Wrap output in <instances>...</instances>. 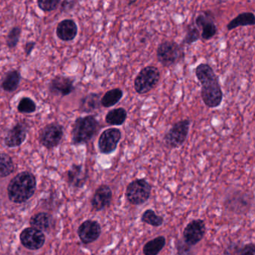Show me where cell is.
Here are the masks:
<instances>
[{
  "mask_svg": "<svg viewBox=\"0 0 255 255\" xmlns=\"http://www.w3.org/2000/svg\"><path fill=\"white\" fill-rule=\"evenodd\" d=\"M195 76L201 85V96L208 108H217L223 100V92L219 77L208 64H199L195 70Z\"/></svg>",
  "mask_w": 255,
  "mask_h": 255,
  "instance_id": "obj_1",
  "label": "cell"
},
{
  "mask_svg": "<svg viewBox=\"0 0 255 255\" xmlns=\"http://www.w3.org/2000/svg\"><path fill=\"white\" fill-rule=\"evenodd\" d=\"M36 189V179L32 173L23 171L11 179L8 186L10 201L22 204L32 198Z\"/></svg>",
  "mask_w": 255,
  "mask_h": 255,
  "instance_id": "obj_2",
  "label": "cell"
},
{
  "mask_svg": "<svg viewBox=\"0 0 255 255\" xmlns=\"http://www.w3.org/2000/svg\"><path fill=\"white\" fill-rule=\"evenodd\" d=\"M100 123L95 116L89 115L77 119L73 126L71 141L80 145L89 143L99 130Z\"/></svg>",
  "mask_w": 255,
  "mask_h": 255,
  "instance_id": "obj_3",
  "label": "cell"
},
{
  "mask_svg": "<svg viewBox=\"0 0 255 255\" xmlns=\"http://www.w3.org/2000/svg\"><path fill=\"white\" fill-rule=\"evenodd\" d=\"M184 50L175 41H165L158 46L156 58L163 67L169 68L181 62L184 57Z\"/></svg>",
  "mask_w": 255,
  "mask_h": 255,
  "instance_id": "obj_4",
  "label": "cell"
},
{
  "mask_svg": "<svg viewBox=\"0 0 255 255\" xmlns=\"http://www.w3.org/2000/svg\"><path fill=\"white\" fill-rule=\"evenodd\" d=\"M161 74L156 67H144L134 80V89L138 95H147L157 86Z\"/></svg>",
  "mask_w": 255,
  "mask_h": 255,
  "instance_id": "obj_5",
  "label": "cell"
},
{
  "mask_svg": "<svg viewBox=\"0 0 255 255\" xmlns=\"http://www.w3.org/2000/svg\"><path fill=\"white\" fill-rule=\"evenodd\" d=\"M151 191L152 186L146 179L138 178L128 185L125 195L131 205L140 206L150 199Z\"/></svg>",
  "mask_w": 255,
  "mask_h": 255,
  "instance_id": "obj_6",
  "label": "cell"
},
{
  "mask_svg": "<svg viewBox=\"0 0 255 255\" xmlns=\"http://www.w3.org/2000/svg\"><path fill=\"white\" fill-rule=\"evenodd\" d=\"M190 125L191 121L189 119L176 122L164 135L165 146L171 149L181 147L187 139Z\"/></svg>",
  "mask_w": 255,
  "mask_h": 255,
  "instance_id": "obj_7",
  "label": "cell"
},
{
  "mask_svg": "<svg viewBox=\"0 0 255 255\" xmlns=\"http://www.w3.org/2000/svg\"><path fill=\"white\" fill-rule=\"evenodd\" d=\"M64 135V128L58 123L44 127L39 135L40 143L47 149H53L60 144Z\"/></svg>",
  "mask_w": 255,
  "mask_h": 255,
  "instance_id": "obj_8",
  "label": "cell"
},
{
  "mask_svg": "<svg viewBox=\"0 0 255 255\" xmlns=\"http://www.w3.org/2000/svg\"><path fill=\"white\" fill-rule=\"evenodd\" d=\"M207 228L203 219H193L187 224L183 231V242L189 246L199 243L205 236Z\"/></svg>",
  "mask_w": 255,
  "mask_h": 255,
  "instance_id": "obj_9",
  "label": "cell"
},
{
  "mask_svg": "<svg viewBox=\"0 0 255 255\" xmlns=\"http://www.w3.org/2000/svg\"><path fill=\"white\" fill-rule=\"evenodd\" d=\"M122 138V132L119 128H113L106 129L100 135L98 148L103 154H110L116 151Z\"/></svg>",
  "mask_w": 255,
  "mask_h": 255,
  "instance_id": "obj_10",
  "label": "cell"
},
{
  "mask_svg": "<svg viewBox=\"0 0 255 255\" xmlns=\"http://www.w3.org/2000/svg\"><path fill=\"white\" fill-rule=\"evenodd\" d=\"M195 26L201 29V38L204 41H209L216 36L218 32L215 17L210 11H202L195 18Z\"/></svg>",
  "mask_w": 255,
  "mask_h": 255,
  "instance_id": "obj_11",
  "label": "cell"
},
{
  "mask_svg": "<svg viewBox=\"0 0 255 255\" xmlns=\"http://www.w3.org/2000/svg\"><path fill=\"white\" fill-rule=\"evenodd\" d=\"M29 125L26 122H18L8 130L4 143L6 147L12 148L21 145L27 136Z\"/></svg>",
  "mask_w": 255,
  "mask_h": 255,
  "instance_id": "obj_12",
  "label": "cell"
},
{
  "mask_svg": "<svg viewBox=\"0 0 255 255\" xmlns=\"http://www.w3.org/2000/svg\"><path fill=\"white\" fill-rule=\"evenodd\" d=\"M23 246L29 250H38L43 247L45 243V236L41 231L35 228H28L22 231L20 236Z\"/></svg>",
  "mask_w": 255,
  "mask_h": 255,
  "instance_id": "obj_13",
  "label": "cell"
},
{
  "mask_svg": "<svg viewBox=\"0 0 255 255\" xmlns=\"http://www.w3.org/2000/svg\"><path fill=\"white\" fill-rule=\"evenodd\" d=\"M101 226L95 220H86L78 228V235L82 243L90 244L96 241L101 234Z\"/></svg>",
  "mask_w": 255,
  "mask_h": 255,
  "instance_id": "obj_14",
  "label": "cell"
},
{
  "mask_svg": "<svg viewBox=\"0 0 255 255\" xmlns=\"http://www.w3.org/2000/svg\"><path fill=\"white\" fill-rule=\"evenodd\" d=\"M113 201V191L110 186L107 184H102L98 186V189L92 197L91 204L92 209L95 211H101L109 207Z\"/></svg>",
  "mask_w": 255,
  "mask_h": 255,
  "instance_id": "obj_15",
  "label": "cell"
},
{
  "mask_svg": "<svg viewBox=\"0 0 255 255\" xmlns=\"http://www.w3.org/2000/svg\"><path fill=\"white\" fill-rule=\"evenodd\" d=\"M74 81L69 77L63 76L55 77L49 85V90L53 95L58 96H68L74 92Z\"/></svg>",
  "mask_w": 255,
  "mask_h": 255,
  "instance_id": "obj_16",
  "label": "cell"
},
{
  "mask_svg": "<svg viewBox=\"0 0 255 255\" xmlns=\"http://www.w3.org/2000/svg\"><path fill=\"white\" fill-rule=\"evenodd\" d=\"M78 33V27L75 21L71 19L62 20L56 27V35L63 41H74Z\"/></svg>",
  "mask_w": 255,
  "mask_h": 255,
  "instance_id": "obj_17",
  "label": "cell"
},
{
  "mask_svg": "<svg viewBox=\"0 0 255 255\" xmlns=\"http://www.w3.org/2000/svg\"><path fill=\"white\" fill-rule=\"evenodd\" d=\"M87 177V172L83 170L82 165H73L68 172V182L74 187H83Z\"/></svg>",
  "mask_w": 255,
  "mask_h": 255,
  "instance_id": "obj_18",
  "label": "cell"
},
{
  "mask_svg": "<svg viewBox=\"0 0 255 255\" xmlns=\"http://www.w3.org/2000/svg\"><path fill=\"white\" fill-rule=\"evenodd\" d=\"M101 95L99 94L91 93L86 95L80 101V112L84 113H92L101 108Z\"/></svg>",
  "mask_w": 255,
  "mask_h": 255,
  "instance_id": "obj_19",
  "label": "cell"
},
{
  "mask_svg": "<svg viewBox=\"0 0 255 255\" xmlns=\"http://www.w3.org/2000/svg\"><path fill=\"white\" fill-rule=\"evenodd\" d=\"M31 228H35L38 231H48L51 229L53 226V218L50 214L47 213H39L34 215L31 218L30 222Z\"/></svg>",
  "mask_w": 255,
  "mask_h": 255,
  "instance_id": "obj_20",
  "label": "cell"
},
{
  "mask_svg": "<svg viewBox=\"0 0 255 255\" xmlns=\"http://www.w3.org/2000/svg\"><path fill=\"white\" fill-rule=\"evenodd\" d=\"M20 80H21V75L20 72L17 70H11L8 71L4 77L1 83V87L5 92L11 93L18 89Z\"/></svg>",
  "mask_w": 255,
  "mask_h": 255,
  "instance_id": "obj_21",
  "label": "cell"
},
{
  "mask_svg": "<svg viewBox=\"0 0 255 255\" xmlns=\"http://www.w3.org/2000/svg\"><path fill=\"white\" fill-rule=\"evenodd\" d=\"M255 24V14L252 12H243L228 23L227 29L228 31H231L240 26H254Z\"/></svg>",
  "mask_w": 255,
  "mask_h": 255,
  "instance_id": "obj_22",
  "label": "cell"
},
{
  "mask_svg": "<svg viewBox=\"0 0 255 255\" xmlns=\"http://www.w3.org/2000/svg\"><path fill=\"white\" fill-rule=\"evenodd\" d=\"M128 119V112L123 107L113 109L106 115L105 122L110 126H122Z\"/></svg>",
  "mask_w": 255,
  "mask_h": 255,
  "instance_id": "obj_23",
  "label": "cell"
},
{
  "mask_svg": "<svg viewBox=\"0 0 255 255\" xmlns=\"http://www.w3.org/2000/svg\"><path fill=\"white\" fill-rule=\"evenodd\" d=\"M166 244V239L164 236H158L153 240L147 242L143 246L144 255H158Z\"/></svg>",
  "mask_w": 255,
  "mask_h": 255,
  "instance_id": "obj_24",
  "label": "cell"
},
{
  "mask_svg": "<svg viewBox=\"0 0 255 255\" xmlns=\"http://www.w3.org/2000/svg\"><path fill=\"white\" fill-rule=\"evenodd\" d=\"M124 96V92L120 88L111 89L101 98V104L104 108H110L119 104Z\"/></svg>",
  "mask_w": 255,
  "mask_h": 255,
  "instance_id": "obj_25",
  "label": "cell"
},
{
  "mask_svg": "<svg viewBox=\"0 0 255 255\" xmlns=\"http://www.w3.org/2000/svg\"><path fill=\"white\" fill-rule=\"evenodd\" d=\"M141 221L143 223L157 228L163 225L164 218L156 214L154 210L147 209L144 210V213L141 215Z\"/></svg>",
  "mask_w": 255,
  "mask_h": 255,
  "instance_id": "obj_26",
  "label": "cell"
},
{
  "mask_svg": "<svg viewBox=\"0 0 255 255\" xmlns=\"http://www.w3.org/2000/svg\"><path fill=\"white\" fill-rule=\"evenodd\" d=\"M14 171L12 158L5 153H0V177H5Z\"/></svg>",
  "mask_w": 255,
  "mask_h": 255,
  "instance_id": "obj_27",
  "label": "cell"
},
{
  "mask_svg": "<svg viewBox=\"0 0 255 255\" xmlns=\"http://www.w3.org/2000/svg\"><path fill=\"white\" fill-rule=\"evenodd\" d=\"M201 39V31L194 24H189L186 29V35L183 40V43L186 45H192Z\"/></svg>",
  "mask_w": 255,
  "mask_h": 255,
  "instance_id": "obj_28",
  "label": "cell"
},
{
  "mask_svg": "<svg viewBox=\"0 0 255 255\" xmlns=\"http://www.w3.org/2000/svg\"><path fill=\"white\" fill-rule=\"evenodd\" d=\"M37 105L33 100L25 97L22 98L17 105V111L24 114H31L36 111Z\"/></svg>",
  "mask_w": 255,
  "mask_h": 255,
  "instance_id": "obj_29",
  "label": "cell"
},
{
  "mask_svg": "<svg viewBox=\"0 0 255 255\" xmlns=\"http://www.w3.org/2000/svg\"><path fill=\"white\" fill-rule=\"evenodd\" d=\"M21 32V28L18 27V26H15L11 29L8 35H7L6 44L8 48L12 49L17 47L19 41H20Z\"/></svg>",
  "mask_w": 255,
  "mask_h": 255,
  "instance_id": "obj_30",
  "label": "cell"
},
{
  "mask_svg": "<svg viewBox=\"0 0 255 255\" xmlns=\"http://www.w3.org/2000/svg\"><path fill=\"white\" fill-rule=\"evenodd\" d=\"M61 3L60 0H38L37 2L40 9L44 12L54 11Z\"/></svg>",
  "mask_w": 255,
  "mask_h": 255,
  "instance_id": "obj_31",
  "label": "cell"
},
{
  "mask_svg": "<svg viewBox=\"0 0 255 255\" xmlns=\"http://www.w3.org/2000/svg\"><path fill=\"white\" fill-rule=\"evenodd\" d=\"M177 255H193L191 246L186 245L184 242L178 240L177 243Z\"/></svg>",
  "mask_w": 255,
  "mask_h": 255,
  "instance_id": "obj_32",
  "label": "cell"
},
{
  "mask_svg": "<svg viewBox=\"0 0 255 255\" xmlns=\"http://www.w3.org/2000/svg\"><path fill=\"white\" fill-rule=\"evenodd\" d=\"M239 255H255V243H250L244 245L240 249Z\"/></svg>",
  "mask_w": 255,
  "mask_h": 255,
  "instance_id": "obj_33",
  "label": "cell"
},
{
  "mask_svg": "<svg viewBox=\"0 0 255 255\" xmlns=\"http://www.w3.org/2000/svg\"><path fill=\"white\" fill-rule=\"evenodd\" d=\"M35 45H36V43H35V41H29V42L26 43L24 47V51L26 56L28 57V56L32 54V51H33L34 49H35Z\"/></svg>",
  "mask_w": 255,
  "mask_h": 255,
  "instance_id": "obj_34",
  "label": "cell"
},
{
  "mask_svg": "<svg viewBox=\"0 0 255 255\" xmlns=\"http://www.w3.org/2000/svg\"><path fill=\"white\" fill-rule=\"evenodd\" d=\"M135 1H132V2H128V5H131L132 4L135 3Z\"/></svg>",
  "mask_w": 255,
  "mask_h": 255,
  "instance_id": "obj_35",
  "label": "cell"
}]
</instances>
